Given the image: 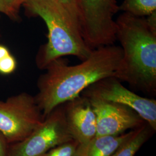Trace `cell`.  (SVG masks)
Returning <instances> with one entry per match:
<instances>
[{
    "label": "cell",
    "instance_id": "7c38bea8",
    "mask_svg": "<svg viewBox=\"0 0 156 156\" xmlns=\"http://www.w3.org/2000/svg\"><path fill=\"white\" fill-rule=\"evenodd\" d=\"M119 9L135 16L145 17L156 11V0H123Z\"/></svg>",
    "mask_w": 156,
    "mask_h": 156
},
{
    "label": "cell",
    "instance_id": "ba28073f",
    "mask_svg": "<svg viewBox=\"0 0 156 156\" xmlns=\"http://www.w3.org/2000/svg\"><path fill=\"white\" fill-rule=\"evenodd\" d=\"M85 97L89 100L96 115V136L122 134L129 129L139 128L146 123L128 106L95 97Z\"/></svg>",
    "mask_w": 156,
    "mask_h": 156
},
{
    "label": "cell",
    "instance_id": "e0dca14e",
    "mask_svg": "<svg viewBox=\"0 0 156 156\" xmlns=\"http://www.w3.org/2000/svg\"><path fill=\"white\" fill-rule=\"evenodd\" d=\"M9 145L5 136L0 132V156H8Z\"/></svg>",
    "mask_w": 156,
    "mask_h": 156
},
{
    "label": "cell",
    "instance_id": "9a60e30c",
    "mask_svg": "<svg viewBox=\"0 0 156 156\" xmlns=\"http://www.w3.org/2000/svg\"><path fill=\"white\" fill-rule=\"evenodd\" d=\"M6 4L8 7L15 14L18 15V13L22 6L27 0H5Z\"/></svg>",
    "mask_w": 156,
    "mask_h": 156
},
{
    "label": "cell",
    "instance_id": "3957f363",
    "mask_svg": "<svg viewBox=\"0 0 156 156\" xmlns=\"http://www.w3.org/2000/svg\"><path fill=\"white\" fill-rule=\"evenodd\" d=\"M28 15L41 17L48 28V41L37 54L35 62L45 69L53 60L66 56L81 61L93 49L86 44L80 23L56 0H27L23 5Z\"/></svg>",
    "mask_w": 156,
    "mask_h": 156
},
{
    "label": "cell",
    "instance_id": "5bb4252c",
    "mask_svg": "<svg viewBox=\"0 0 156 156\" xmlns=\"http://www.w3.org/2000/svg\"><path fill=\"white\" fill-rule=\"evenodd\" d=\"M16 61L11 54L0 60V73L9 75L15 71L16 68Z\"/></svg>",
    "mask_w": 156,
    "mask_h": 156
},
{
    "label": "cell",
    "instance_id": "277c9868",
    "mask_svg": "<svg viewBox=\"0 0 156 156\" xmlns=\"http://www.w3.org/2000/svg\"><path fill=\"white\" fill-rule=\"evenodd\" d=\"M43 120L34 96L28 93L0 101V132L10 145L26 138Z\"/></svg>",
    "mask_w": 156,
    "mask_h": 156
},
{
    "label": "cell",
    "instance_id": "6da1fadb",
    "mask_svg": "<svg viewBox=\"0 0 156 156\" xmlns=\"http://www.w3.org/2000/svg\"><path fill=\"white\" fill-rule=\"evenodd\" d=\"M123 56L120 46L97 48L82 62L69 66L64 57L51 62L37 82L34 96L44 119L57 106L80 96L84 90L105 78L114 76Z\"/></svg>",
    "mask_w": 156,
    "mask_h": 156
},
{
    "label": "cell",
    "instance_id": "ac0fdd59",
    "mask_svg": "<svg viewBox=\"0 0 156 156\" xmlns=\"http://www.w3.org/2000/svg\"><path fill=\"white\" fill-rule=\"evenodd\" d=\"M9 55H11V53L8 49L5 46L0 45V60Z\"/></svg>",
    "mask_w": 156,
    "mask_h": 156
},
{
    "label": "cell",
    "instance_id": "30bf717a",
    "mask_svg": "<svg viewBox=\"0 0 156 156\" xmlns=\"http://www.w3.org/2000/svg\"><path fill=\"white\" fill-rule=\"evenodd\" d=\"M136 129L118 135L95 136L87 144L82 145L83 156H111L134 135Z\"/></svg>",
    "mask_w": 156,
    "mask_h": 156
},
{
    "label": "cell",
    "instance_id": "5b68a950",
    "mask_svg": "<svg viewBox=\"0 0 156 156\" xmlns=\"http://www.w3.org/2000/svg\"><path fill=\"white\" fill-rule=\"evenodd\" d=\"M84 39L91 49L113 45L116 41L114 16L119 11L116 0H76Z\"/></svg>",
    "mask_w": 156,
    "mask_h": 156
},
{
    "label": "cell",
    "instance_id": "52a82bcc",
    "mask_svg": "<svg viewBox=\"0 0 156 156\" xmlns=\"http://www.w3.org/2000/svg\"><path fill=\"white\" fill-rule=\"evenodd\" d=\"M121 82L114 76L105 78L91 85L81 94L128 106L136 112L153 131H156V101L136 94Z\"/></svg>",
    "mask_w": 156,
    "mask_h": 156
},
{
    "label": "cell",
    "instance_id": "9c48e42d",
    "mask_svg": "<svg viewBox=\"0 0 156 156\" xmlns=\"http://www.w3.org/2000/svg\"><path fill=\"white\" fill-rule=\"evenodd\" d=\"M67 127L73 140L86 145L97 135V119L89 100L83 95L64 104Z\"/></svg>",
    "mask_w": 156,
    "mask_h": 156
},
{
    "label": "cell",
    "instance_id": "8992f818",
    "mask_svg": "<svg viewBox=\"0 0 156 156\" xmlns=\"http://www.w3.org/2000/svg\"><path fill=\"white\" fill-rule=\"evenodd\" d=\"M71 140L62 104L44 118L26 138L9 145L8 156H42L52 148Z\"/></svg>",
    "mask_w": 156,
    "mask_h": 156
},
{
    "label": "cell",
    "instance_id": "7a4b0ae2",
    "mask_svg": "<svg viewBox=\"0 0 156 156\" xmlns=\"http://www.w3.org/2000/svg\"><path fill=\"white\" fill-rule=\"evenodd\" d=\"M116 23V37L123 56L114 77L134 89L149 94L156 91V33L146 18L126 12Z\"/></svg>",
    "mask_w": 156,
    "mask_h": 156
},
{
    "label": "cell",
    "instance_id": "8fae6325",
    "mask_svg": "<svg viewBox=\"0 0 156 156\" xmlns=\"http://www.w3.org/2000/svg\"><path fill=\"white\" fill-rule=\"evenodd\" d=\"M151 127L146 124L136 129L134 135L111 156H134L149 138ZM152 130V129H151Z\"/></svg>",
    "mask_w": 156,
    "mask_h": 156
},
{
    "label": "cell",
    "instance_id": "2e32d148",
    "mask_svg": "<svg viewBox=\"0 0 156 156\" xmlns=\"http://www.w3.org/2000/svg\"><path fill=\"white\" fill-rule=\"evenodd\" d=\"M0 12L13 20H16L18 18V15L8 7L5 0H0Z\"/></svg>",
    "mask_w": 156,
    "mask_h": 156
},
{
    "label": "cell",
    "instance_id": "4fadbf2b",
    "mask_svg": "<svg viewBox=\"0 0 156 156\" xmlns=\"http://www.w3.org/2000/svg\"><path fill=\"white\" fill-rule=\"evenodd\" d=\"M83 146L71 140L52 148L42 156H83Z\"/></svg>",
    "mask_w": 156,
    "mask_h": 156
}]
</instances>
